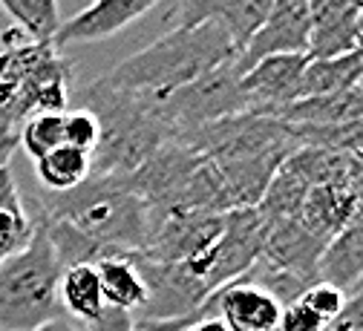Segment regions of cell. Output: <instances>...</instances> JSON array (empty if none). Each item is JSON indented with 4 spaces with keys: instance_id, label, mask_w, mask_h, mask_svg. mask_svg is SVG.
Wrapping results in <instances>:
<instances>
[{
    "instance_id": "obj_1",
    "label": "cell",
    "mask_w": 363,
    "mask_h": 331,
    "mask_svg": "<svg viewBox=\"0 0 363 331\" xmlns=\"http://www.w3.org/2000/svg\"><path fill=\"white\" fill-rule=\"evenodd\" d=\"M237 58L234 43L216 23H199L191 29H173L145 50L116 64L101 81L113 89L142 92V96H167L188 86L211 69Z\"/></svg>"
},
{
    "instance_id": "obj_2",
    "label": "cell",
    "mask_w": 363,
    "mask_h": 331,
    "mask_svg": "<svg viewBox=\"0 0 363 331\" xmlns=\"http://www.w3.org/2000/svg\"><path fill=\"white\" fill-rule=\"evenodd\" d=\"M38 211L127 254L145 251L153 225V208L116 176H89L67 193H47Z\"/></svg>"
},
{
    "instance_id": "obj_3",
    "label": "cell",
    "mask_w": 363,
    "mask_h": 331,
    "mask_svg": "<svg viewBox=\"0 0 363 331\" xmlns=\"http://www.w3.org/2000/svg\"><path fill=\"white\" fill-rule=\"evenodd\" d=\"M81 107L96 116L101 130L99 145L89 156L93 159L89 176H130L167 141V130L156 118L150 96L142 92L113 89L99 78L84 89Z\"/></svg>"
},
{
    "instance_id": "obj_4",
    "label": "cell",
    "mask_w": 363,
    "mask_h": 331,
    "mask_svg": "<svg viewBox=\"0 0 363 331\" xmlns=\"http://www.w3.org/2000/svg\"><path fill=\"white\" fill-rule=\"evenodd\" d=\"M69 64L52 40H9L0 50V133L38 113H67Z\"/></svg>"
},
{
    "instance_id": "obj_5",
    "label": "cell",
    "mask_w": 363,
    "mask_h": 331,
    "mask_svg": "<svg viewBox=\"0 0 363 331\" xmlns=\"http://www.w3.org/2000/svg\"><path fill=\"white\" fill-rule=\"evenodd\" d=\"M61 268L52 254L40 213L23 251L0 265V331H35L38 325L67 317L58 300Z\"/></svg>"
},
{
    "instance_id": "obj_6",
    "label": "cell",
    "mask_w": 363,
    "mask_h": 331,
    "mask_svg": "<svg viewBox=\"0 0 363 331\" xmlns=\"http://www.w3.org/2000/svg\"><path fill=\"white\" fill-rule=\"evenodd\" d=\"M240 78L242 69L237 67V58H231L228 64L211 69L208 75L196 78L188 86H179L167 92V96H150L156 118L167 130V141L202 124L248 113Z\"/></svg>"
},
{
    "instance_id": "obj_7",
    "label": "cell",
    "mask_w": 363,
    "mask_h": 331,
    "mask_svg": "<svg viewBox=\"0 0 363 331\" xmlns=\"http://www.w3.org/2000/svg\"><path fill=\"white\" fill-rule=\"evenodd\" d=\"M173 141H179L182 147H188L196 156L211 159V162L300 147L291 133V124L271 118V116H259V113H240V116L219 118V121L182 133Z\"/></svg>"
},
{
    "instance_id": "obj_8",
    "label": "cell",
    "mask_w": 363,
    "mask_h": 331,
    "mask_svg": "<svg viewBox=\"0 0 363 331\" xmlns=\"http://www.w3.org/2000/svg\"><path fill=\"white\" fill-rule=\"evenodd\" d=\"M262 240H265V219L257 213V208L228 211L225 213V228L213 248L191 262H196L208 288L216 294L219 288L242 279L257 265V259L262 257Z\"/></svg>"
},
{
    "instance_id": "obj_9",
    "label": "cell",
    "mask_w": 363,
    "mask_h": 331,
    "mask_svg": "<svg viewBox=\"0 0 363 331\" xmlns=\"http://www.w3.org/2000/svg\"><path fill=\"white\" fill-rule=\"evenodd\" d=\"M222 228H225V216H216V213L153 208L150 236H147L145 251L139 254L162 265L191 262L213 248Z\"/></svg>"
},
{
    "instance_id": "obj_10",
    "label": "cell",
    "mask_w": 363,
    "mask_h": 331,
    "mask_svg": "<svg viewBox=\"0 0 363 331\" xmlns=\"http://www.w3.org/2000/svg\"><path fill=\"white\" fill-rule=\"evenodd\" d=\"M311 0H274V6L237 55V67L248 72L254 64L277 55H308Z\"/></svg>"
},
{
    "instance_id": "obj_11",
    "label": "cell",
    "mask_w": 363,
    "mask_h": 331,
    "mask_svg": "<svg viewBox=\"0 0 363 331\" xmlns=\"http://www.w3.org/2000/svg\"><path fill=\"white\" fill-rule=\"evenodd\" d=\"M205 159L194 150L182 147L179 141H164V145L145 159L130 176H121V181L135 196H142L150 208H170L185 181L194 176V170Z\"/></svg>"
},
{
    "instance_id": "obj_12",
    "label": "cell",
    "mask_w": 363,
    "mask_h": 331,
    "mask_svg": "<svg viewBox=\"0 0 363 331\" xmlns=\"http://www.w3.org/2000/svg\"><path fill=\"white\" fill-rule=\"evenodd\" d=\"M271 6H274V0H179L176 26L191 29L199 23H216L240 55L271 12Z\"/></svg>"
},
{
    "instance_id": "obj_13",
    "label": "cell",
    "mask_w": 363,
    "mask_h": 331,
    "mask_svg": "<svg viewBox=\"0 0 363 331\" xmlns=\"http://www.w3.org/2000/svg\"><path fill=\"white\" fill-rule=\"evenodd\" d=\"M306 55H277L254 64L248 72H242L240 86L248 104V113L271 116L277 110L297 101V84L306 67Z\"/></svg>"
},
{
    "instance_id": "obj_14",
    "label": "cell",
    "mask_w": 363,
    "mask_h": 331,
    "mask_svg": "<svg viewBox=\"0 0 363 331\" xmlns=\"http://www.w3.org/2000/svg\"><path fill=\"white\" fill-rule=\"evenodd\" d=\"M329 242L314 236L300 225V219H277L265 222V240H262V257L268 265H274L286 274H294L297 279L317 282V265Z\"/></svg>"
},
{
    "instance_id": "obj_15",
    "label": "cell",
    "mask_w": 363,
    "mask_h": 331,
    "mask_svg": "<svg viewBox=\"0 0 363 331\" xmlns=\"http://www.w3.org/2000/svg\"><path fill=\"white\" fill-rule=\"evenodd\" d=\"M156 0H93L86 9L61 21L58 32L52 35V46L61 50L67 43H93L118 35L124 26L135 23L150 12Z\"/></svg>"
},
{
    "instance_id": "obj_16",
    "label": "cell",
    "mask_w": 363,
    "mask_h": 331,
    "mask_svg": "<svg viewBox=\"0 0 363 331\" xmlns=\"http://www.w3.org/2000/svg\"><path fill=\"white\" fill-rule=\"evenodd\" d=\"M360 9L352 0H311L308 61L340 58L357 50Z\"/></svg>"
},
{
    "instance_id": "obj_17",
    "label": "cell",
    "mask_w": 363,
    "mask_h": 331,
    "mask_svg": "<svg viewBox=\"0 0 363 331\" xmlns=\"http://www.w3.org/2000/svg\"><path fill=\"white\" fill-rule=\"evenodd\" d=\"M216 317L228 325V331H277L283 305L265 288L254 286L245 276L225 286L213 294Z\"/></svg>"
},
{
    "instance_id": "obj_18",
    "label": "cell",
    "mask_w": 363,
    "mask_h": 331,
    "mask_svg": "<svg viewBox=\"0 0 363 331\" xmlns=\"http://www.w3.org/2000/svg\"><path fill=\"white\" fill-rule=\"evenodd\" d=\"M294 150H268V153H257V156H242V159H225V162H213L222 184L228 191L231 199V211H242V208H257L268 191V184L274 181L277 170L283 167V162L291 156Z\"/></svg>"
},
{
    "instance_id": "obj_19",
    "label": "cell",
    "mask_w": 363,
    "mask_h": 331,
    "mask_svg": "<svg viewBox=\"0 0 363 331\" xmlns=\"http://www.w3.org/2000/svg\"><path fill=\"white\" fill-rule=\"evenodd\" d=\"M317 282H329L346 297L363 282V219L349 222L326 245L317 265Z\"/></svg>"
},
{
    "instance_id": "obj_20",
    "label": "cell",
    "mask_w": 363,
    "mask_h": 331,
    "mask_svg": "<svg viewBox=\"0 0 363 331\" xmlns=\"http://www.w3.org/2000/svg\"><path fill=\"white\" fill-rule=\"evenodd\" d=\"M297 219L306 230L320 236L323 242H332L349 222H354V193H352V187H340V184L311 187Z\"/></svg>"
},
{
    "instance_id": "obj_21",
    "label": "cell",
    "mask_w": 363,
    "mask_h": 331,
    "mask_svg": "<svg viewBox=\"0 0 363 331\" xmlns=\"http://www.w3.org/2000/svg\"><path fill=\"white\" fill-rule=\"evenodd\" d=\"M274 118L294 127H335V124L357 121L363 118V84L346 92H332V96L297 99L289 107L277 110Z\"/></svg>"
},
{
    "instance_id": "obj_22",
    "label": "cell",
    "mask_w": 363,
    "mask_h": 331,
    "mask_svg": "<svg viewBox=\"0 0 363 331\" xmlns=\"http://www.w3.org/2000/svg\"><path fill=\"white\" fill-rule=\"evenodd\" d=\"M96 271H99L101 297L107 308L127 311V314L142 311V305L147 303V286L142 271L133 262V254L104 259L96 265Z\"/></svg>"
},
{
    "instance_id": "obj_23",
    "label": "cell",
    "mask_w": 363,
    "mask_h": 331,
    "mask_svg": "<svg viewBox=\"0 0 363 331\" xmlns=\"http://www.w3.org/2000/svg\"><path fill=\"white\" fill-rule=\"evenodd\" d=\"M360 84H363V58L357 52L340 58H323V61H306L297 84V99L332 96V92H346Z\"/></svg>"
},
{
    "instance_id": "obj_24",
    "label": "cell",
    "mask_w": 363,
    "mask_h": 331,
    "mask_svg": "<svg viewBox=\"0 0 363 331\" xmlns=\"http://www.w3.org/2000/svg\"><path fill=\"white\" fill-rule=\"evenodd\" d=\"M35 233V216H29L21 187L9 167L0 170V265L18 251L26 248V242Z\"/></svg>"
},
{
    "instance_id": "obj_25",
    "label": "cell",
    "mask_w": 363,
    "mask_h": 331,
    "mask_svg": "<svg viewBox=\"0 0 363 331\" xmlns=\"http://www.w3.org/2000/svg\"><path fill=\"white\" fill-rule=\"evenodd\" d=\"M58 300H61L64 314L72 322H78V325L93 322L107 308L104 297H101V282H99L96 265H72V268L61 271Z\"/></svg>"
},
{
    "instance_id": "obj_26",
    "label": "cell",
    "mask_w": 363,
    "mask_h": 331,
    "mask_svg": "<svg viewBox=\"0 0 363 331\" xmlns=\"http://www.w3.org/2000/svg\"><path fill=\"white\" fill-rule=\"evenodd\" d=\"M40 219H43V225H47V236H50V242H52V254H55L61 271H67L72 265H99L104 259H113V257H124L127 254V251H118L113 245L89 240V236H84L81 230H75L67 222L50 219V216H43V213H40Z\"/></svg>"
},
{
    "instance_id": "obj_27",
    "label": "cell",
    "mask_w": 363,
    "mask_h": 331,
    "mask_svg": "<svg viewBox=\"0 0 363 331\" xmlns=\"http://www.w3.org/2000/svg\"><path fill=\"white\" fill-rule=\"evenodd\" d=\"M93 173V159L84 150H75L69 145H61L50 150L47 156L35 159V176L47 187V193H67L72 187L84 184Z\"/></svg>"
},
{
    "instance_id": "obj_28",
    "label": "cell",
    "mask_w": 363,
    "mask_h": 331,
    "mask_svg": "<svg viewBox=\"0 0 363 331\" xmlns=\"http://www.w3.org/2000/svg\"><path fill=\"white\" fill-rule=\"evenodd\" d=\"M0 9L15 21L26 40H52L61 26L58 0H0Z\"/></svg>"
},
{
    "instance_id": "obj_29",
    "label": "cell",
    "mask_w": 363,
    "mask_h": 331,
    "mask_svg": "<svg viewBox=\"0 0 363 331\" xmlns=\"http://www.w3.org/2000/svg\"><path fill=\"white\" fill-rule=\"evenodd\" d=\"M64 145V113H38L26 118L18 130V147L32 159L47 156L50 150Z\"/></svg>"
},
{
    "instance_id": "obj_30",
    "label": "cell",
    "mask_w": 363,
    "mask_h": 331,
    "mask_svg": "<svg viewBox=\"0 0 363 331\" xmlns=\"http://www.w3.org/2000/svg\"><path fill=\"white\" fill-rule=\"evenodd\" d=\"M99 133H101L99 121H96V116L89 110L78 107L72 113H64V145L93 156V150L99 145Z\"/></svg>"
},
{
    "instance_id": "obj_31",
    "label": "cell",
    "mask_w": 363,
    "mask_h": 331,
    "mask_svg": "<svg viewBox=\"0 0 363 331\" xmlns=\"http://www.w3.org/2000/svg\"><path fill=\"white\" fill-rule=\"evenodd\" d=\"M300 303H306L317 317H323L329 325L337 322V317L343 314V305H346V294L329 282H311V286L303 291Z\"/></svg>"
},
{
    "instance_id": "obj_32",
    "label": "cell",
    "mask_w": 363,
    "mask_h": 331,
    "mask_svg": "<svg viewBox=\"0 0 363 331\" xmlns=\"http://www.w3.org/2000/svg\"><path fill=\"white\" fill-rule=\"evenodd\" d=\"M332 325L317 317L306 303H289L283 305V317H280V328L277 331H329Z\"/></svg>"
},
{
    "instance_id": "obj_33",
    "label": "cell",
    "mask_w": 363,
    "mask_h": 331,
    "mask_svg": "<svg viewBox=\"0 0 363 331\" xmlns=\"http://www.w3.org/2000/svg\"><path fill=\"white\" fill-rule=\"evenodd\" d=\"M332 328L335 331H363V282L346 297L343 314L337 317V322Z\"/></svg>"
},
{
    "instance_id": "obj_34",
    "label": "cell",
    "mask_w": 363,
    "mask_h": 331,
    "mask_svg": "<svg viewBox=\"0 0 363 331\" xmlns=\"http://www.w3.org/2000/svg\"><path fill=\"white\" fill-rule=\"evenodd\" d=\"M81 331H135V320L127 311H116V308H104L93 322L81 325Z\"/></svg>"
},
{
    "instance_id": "obj_35",
    "label": "cell",
    "mask_w": 363,
    "mask_h": 331,
    "mask_svg": "<svg viewBox=\"0 0 363 331\" xmlns=\"http://www.w3.org/2000/svg\"><path fill=\"white\" fill-rule=\"evenodd\" d=\"M15 150H18V133H0V170L9 167Z\"/></svg>"
},
{
    "instance_id": "obj_36",
    "label": "cell",
    "mask_w": 363,
    "mask_h": 331,
    "mask_svg": "<svg viewBox=\"0 0 363 331\" xmlns=\"http://www.w3.org/2000/svg\"><path fill=\"white\" fill-rule=\"evenodd\" d=\"M185 331H228V325H225L216 314H211V317H202V320H196L194 325H188Z\"/></svg>"
},
{
    "instance_id": "obj_37",
    "label": "cell",
    "mask_w": 363,
    "mask_h": 331,
    "mask_svg": "<svg viewBox=\"0 0 363 331\" xmlns=\"http://www.w3.org/2000/svg\"><path fill=\"white\" fill-rule=\"evenodd\" d=\"M35 331H81V325H75L69 317H58V320H50V322L38 325Z\"/></svg>"
},
{
    "instance_id": "obj_38",
    "label": "cell",
    "mask_w": 363,
    "mask_h": 331,
    "mask_svg": "<svg viewBox=\"0 0 363 331\" xmlns=\"http://www.w3.org/2000/svg\"><path fill=\"white\" fill-rule=\"evenodd\" d=\"M352 4H354V6H357V9L363 12V0H352Z\"/></svg>"
},
{
    "instance_id": "obj_39",
    "label": "cell",
    "mask_w": 363,
    "mask_h": 331,
    "mask_svg": "<svg viewBox=\"0 0 363 331\" xmlns=\"http://www.w3.org/2000/svg\"><path fill=\"white\" fill-rule=\"evenodd\" d=\"M360 162H363V153H360Z\"/></svg>"
},
{
    "instance_id": "obj_40",
    "label": "cell",
    "mask_w": 363,
    "mask_h": 331,
    "mask_svg": "<svg viewBox=\"0 0 363 331\" xmlns=\"http://www.w3.org/2000/svg\"><path fill=\"white\" fill-rule=\"evenodd\" d=\"M329 331H335V328H329Z\"/></svg>"
}]
</instances>
